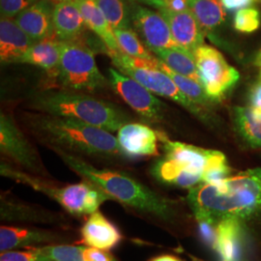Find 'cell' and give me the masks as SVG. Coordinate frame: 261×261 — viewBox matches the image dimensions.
<instances>
[{
  "instance_id": "1f68e13d",
  "label": "cell",
  "mask_w": 261,
  "mask_h": 261,
  "mask_svg": "<svg viewBox=\"0 0 261 261\" xmlns=\"http://www.w3.org/2000/svg\"><path fill=\"white\" fill-rule=\"evenodd\" d=\"M0 261H53L44 247L11 250L1 252Z\"/></svg>"
},
{
  "instance_id": "4dcf8cb0",
  "label": "cell",
  "mask_w": 261,
  "mask_h": 261,
  "mask_svg": "<svg viewBox=\"0 0 261 261\" xmlns=\"http://www.w3.org/2000/svg\"><path fill=\"white\" fill-rule=\"evenodd\" d=\"M84 248V246H75L74 244H57L44 247L53 261H85Z\"/></svg>"
},
{
  "instance_id": "d590c367",
  "label": "cell",
  "mask_w": 261,
  "mask_h": 261,
  "mask_svg": "<svg viewBox=\"0 0 261 261\" xmlns=\"http://www.w3.org/2000/svg\"><path fill=\"white\" fill-rule=\"evenodd\" d=\"M196 222L198 224L200 237L203 239L207 246L215 250L217 242V225L205 220H198Z\"/></svg>"
},
{
  "instance_id": "b9f144b4",
  "label": "cell",
  "mask_w": 261,
  "mask_h": 261,
  "mask_svg": "<svg viewBox=\"0 0 261 261\" xmlns=\"http://www.w3.org/2000/svg\"><path fill=\"white\" fill-rule=\"evenodd\" d=\"M56 4L57 3H61V2H66V1H75V0H53Z\"/></svg>"
},
{
  "instance_id": "60d3db41",
  "label": "cell",
  "mask_w": 261,
  "mask_h": 261,
  "mask_svg": "<svg viewBox=\"0 0 261 261\" xmlns=\"http://www.w3.org/2000/svg\"><path fill=\"white\" fill-rule=\"evenodd\" d=\"M255 65L258 66V67H260L261 68V49L260 51L258 53V55L256 56V58H255Z\"/></svg>"
},
{
  "instance_id": "52a82bcc",
  "label": "cell",
  "mask_w": 261,
  "mask_h": 261,
  "mask_svg": "<svg viewBox=\"0 0 261 261\" xmlns=\"http://www.w3.org/2000/svg\"><path fill=\"white\" fill-rule=\"evenodd\" d=\"M105 53L111 57L112 64L122 74L134 79L152 93L174 101L197 117L206 119L202 107L190 100L168 74L153 65L152 60H152L133 58L122 51L110 50L108 47Z\"/></svg>"
},
{
  "instance_id": "ac0fdd59",
  "label": "cell",
  "mask_w": 261,
  "mask_h": 261,
  "mask_svg": "<svg viewBox=\"0 0 261 261\" xmlns=\"http://www.w3.org/2000/svg\"><path fill=\"white\" fill-rule=\"evenodd\" d=\"M122 239L120 230L99 210L88 216L81 228V242L87 247L111 251Z\"/></svg>"
},
{
  "instance_id": "cb8c5ba5",
  "label": "cell",
  "mask_w": 261,
  "mask_h": 261,
  "mask_svg": "<svg viewBox=\"0 0 261 261\" xmlns=\"http://www.w3.org/2000/svg\"><path fill=\"white\" fill-rule=\"evenodd\" d=\"M55 36L34 43L21 58L20 63L36 66L50 75H57L61 56V41L54 38Z\"/></svg>"
},
{
  "instance_id": "f1b7e54d",
  "label": "cell",
  "mask_w": 261,
  "mask_h": 261,
  "mask_svg": "<svg viewBox=\"0 0 261 261\" xmlns=\"http://www.w3.org/2000/svg\"><path fill=\"white\" fill-rule=\"evenodd\" d=\"M112 29H133L132 7L125 0H96Z\"/></svg>"
},
{
  "instance_id": "7c38bea8",
  "label": "cell",
  "mask_w": 261,
  "mask_h": 261,
  "mask_svg": "<svg viewBox=\"0 0 261 261\" xmlns=\"http://www.w3.org/2000/svg\"><path fill=\"white\" fill-rule=\"evenodd\" d=\"M75 237L64 228H46L35 225H1L0 252L45 247L57 244H73Z\"/></svg>"
},
{
  "instance_id": "7a4b0ae2",
  "label": "cell",
  "mask_w": 261,
  "mask_h": 261,
  "mask_svg": "<svg viewBox=\"0 0 261 261\" xmlns=\"http://www.w3.org/2000/svg\"><path fill=\"white\" fill-rule=\"evenodd\" d=\"M51 150L75 174L101 189L111 200L166 226H175L181 222L177 201L159 194L137 178L121 170L96 168L85 159L62 150Z\"/></svg>"
},
{
  "instance_id": "484cf974",
  "label": "cell",
  "mask_w": 261,
  "mask_h": 261,
  "mask_svg": "<svg viewBox=\"0 0 261 261\" xmlns=\"http://www.w3.org/2000/svg\"><path fill=\"white\" fill-rule=\"evenodd\" d=\"M152 54L174 72L200 83L195 56L186 48L179 46L158 48L153 50Z\"/></svg>"
},
{
  "instance_id": "ffe728a7",
  "label": "cell",
  "mask_w": 261,
  "mask_h": 261,
  "mask_svg": "<svg viewBox=\"0 0 261 261\" xmlns=\"http://www.w3.org/2000/svg\"><path fill=\"white\" fill-rule=\"evenodd\" d=\"M246 242L242 227L236 220H223L217 225L215 251L219 253L221 261L242 260Z\"/></svg>"
},
{
  "instance_id": "ab89813d",
  "label": "cell",
  "mask_w": 261,
  "mask_h": 261,
  "mask_svg": "<svg viewBox=\"0 0 261 261\" xmlns=\"http://www.w3.org/2000/svg\"><path fill=\"white\" fill-rule=\"evenodd\" d=\"M149 261H183L180 259L177 256L171 255V254H162V255H158L156 257L151 258Z\"/></svg>"
},
{
  "instance_id": "2e32d148",
  "label": "cell",
  "mask_w": 261,
  "mask_h": 261,
  "mask_svg": "<svg viewBox=\"0 0 261 261\" xmlns=\"http://www.w3.org/2000/svg\"><path fill=\"white\" fill-rule=\"evenodd\" d=\"M55 8L56 3L53 0H39L21 11L14 19L30 39L37 43L55 36Z\"/></svg>"
},
{
  "instance_id": "d4e9b609",
  "label": "cell",
  "mask_w": 261,
  "mask_h": 261,
  "mask_svg": "<svg viewBox=\"0 0 261 261\" xmlns=\"http://www.w3.org/2000/svg\"><path fill=\"white\" fill-rule=\"evenodd\" d=\"M234 124L238 136L252 148H261V112L252 107L234 108Z\"/></svg>"
},
{
  "instance_id": "9a60e30c",
  "label": "cell",
  "mask_w": 261,
  "mask_h": 261,
  "mask_svg": "<svg viewBox=\"0 0 261 261\" xmlns=\"http://www.w3.org/2000/svg\"><path fill=\"white\" fill-rule=\"evenodd\" d=\"M116 139L124 154L130 159L158 156V134L147 125L129 122L117 130Z\"/></svg>"
},
{
  "instance_id": "277c9868",
  "label": "cell",
  "mask_w": 261,
  "mask_h": 261,
  "mask_svg": "<svg viewBox=\"0 0 261 261\" xmlns=\"http://www.w3.org/2000/svg\"><path fill=\"white\" fill-rule=\"evenodd\" d=\"M28 107L41 113L85 122L111 133L132 120L127 112L114 103L67 89L39 91L30 97Z\"/></svg>"
},
{
  "instance_id": "7402d4cb",
  "label": "cell",
  "mask_w": 261,
  "mask_h": 261,
  "mask_svg": "<svg viewBox=\"0 0 261 261\" xmlns=\"http://www.w3.org/2000/svg\"><path fill=\"white\" fill-rule=\"evenodd\" d=\"M150 172L157 181L165 185L190 190L204 183L202 174L191 171L166 157L158 159L152 165Z\"/></svg>"
},
{
  "instance_id": "44dd1931",
  "label": "cell",
  "mask_w": 261,
  "mask_h": 261,
  "mask_svg": "<svg viewBox=\"0 0 261 261\" xmlns=\"http://www.w3.org/2000/svg\"><path fill=\"white\" fill-rule=\"evenodd\" d=\"M54 28L56 37L62 42L82 39L86 25L75 1H66L56 4Z\"/></svg>"
},
{
  "instance_id": "3957f363",
  "label": "cell",
  "mask_w": 261,
  "mask_h": 261,
  "mask_svg": "<svg viewBox=\"0 0 261 261\" xmlns=\"http://www.w3.org/2000/svg\"><path fill=\"white\" fill-rule=\"evenodd\" d=\"M24 123L31 134L49 149L62 150L84 159L130 160L111 132L85 122L46 113H28Z\"/></svg>"
},
{
  "instance_id": "6da1fadb",
  "label": "cell",
  "mask_w": 261,
  "mask_h": 261,
  "mask_svg": "<svg viewBox=\"0 0 261 261\" xmlns=\"http://www.w3.org/2000/svg\"><path fill=\"white\" fill-rule=\"evenodd\" d=\"M187 202L196 221L218 224L236 220L247 242L261 241V168H250L224 181L189 190Z\"/></svg>"
},
{
  "instance_id": "ba28073f",
  "label": "cell",
  "mask_w": 261,
  "mask_h": 261,
  "mask_svg": "<svg viewBox=\"0 0 261 261\" xmlns=\"http://www.w3.org/2000/svg\"><path fill=\"white\" fill-rule=\"evenodd\" d=\"M0 151L17 168L33 175L49 178L36 148L20 130L14 117L0 114Z\"/></svg>"
},
{
  "instance_id": "83f0119b",
  "label": "cell",
  "mask_w": 261,
  "mask_h": 261,
  "mask_svg": "<svg viewBox=\"0 0 261 261\" xmlns=\"http://www.w3.org/2000/svg\"><path fill=\"white\" fill-rule=\"evenodd\" d=\"M152 63L156 68H158L160 70L164 71L166 74H168L177 85L178 88L193 102H195L199 106H204V107L205 106L208 107L214 102L207 95L203 85L200 83L174 72L168 66L166 65L162 60H160L157 56H155V58L152 60Z\"/></svg>"
},
{
  "instance_id": "9c48e42d",
  "label": "cell",
  "mask_w": 261,
  "mask_h": 261,
  "mask_svg": "<svg viewBox=\"0 0 261 261\" xmlns=\"http://www.w3.org/2000/svg\"><path fill=\"white\" fill-rule=\"evenodd\" d=\"M200 83L207 95L220 101L239 81L238 71L215 47L202 45L194 53Z\"/></svg>"
},
{
  "instance_id": "e0dca14e",
  "label": "cell",
  "mask_w": 261,
  "mask_h": 261,
  "mask_svg": "<svg viewBox=\"0 0 261 261\" xmlns=\"http://www.w3.org/2000/svg\"><path fill=\"white\" fill-rule=\"evenodd\" d=\"M168 21L171 35L179 47L194 54L204 45V31L190 10L174 12L169 10L159 11Z\"/></svg>"
},
{
  "instance_id": "8fae6325",
  "label": "cell",
  "mask_w": 261,
  "mask_h": 261,
  "mask_svg": "<svg viewBox=\"0 0 261 261\" xmlns=\"http://www.w3.org/2000/svg\"><path fill=\"white\" fill-rule=\"evenodd\" d=\"M0 220L5 224H40L64 229L71 225L65 214L23 201L7 192L0 196Z\"/></svg>"
},
{
  "instance_id": "5bb4252c",
  "label": "cell",
  "mask_w": 261,
  "mask_h": 261,
  "mask_svg": "<svg viewBox=\"0 0 261 261\" xmlns=\"http://www.w3.org/2000/svg\"><path fill=\"white\" fill-rule=\"evenodd\" d=\"M130 7L133 28L151 53L158 48L177 46L171 35L168 21L160 12L140 4H133Z\"/></svg>"
},
{
  "instance_id": "74e56055",
  "label": "cell",
  "mask_w": 261,
  "mask_h": 261,
  "mask_svg": "<svg viewBox=\"0 0 261 261\" xmlns=\"http://www.w3.org/2000/svg\"><path fill=\"white\" fill-rule=\"evenodd\" d=\"M249 101L250 107H252L253 110L261 112V70L257 80L252 84L249 94Z\"/></svg>"
},
{
  "instance_id": "603a6c76",
  "label": "cell",
  "mask_w": 261,
  "mask_h": 261,
  "mask_svg": "<svg viewBox=\"0 0 261 261\" xmlns=\"http://www.w3.org/2000/svg\"><path fill=\"white\" fill-rule=\"evenodd\" d=\"M84 17L86 28H89L102 41L106 47L113 51H121L108 19L96 0H75Z\"/></svg>"
},
{
  "instance_id": "e575fe53",
  "label": "cell",
  "mask_w": 261,
  "mask_h": 261,
  "mask_svg": "<svg viewBox=\"0 0 261 261\" xmlns=\"http://www.w3.org/2000/svg\"><path fill=\"white\" fill-rule=\"evenodd\" d=\"M154 7L158 11L169 10L181 12L189 10V0H133Z\"/></svg>"
},
{
  "instance_id": "d6a6232c",
  "label": "cell",
  "mask_w": 261,
  "mask_h": 261,
  "mask_svg": "<svg viewBox=\"0 0 261 261\" xmlns=\"http://www.w3.org/2000/svg\"><path fill=\"white\" fill-rule=\"evenodd\" d=\"M260 25V14L255 8H243L238 10L234 18V28L238 31L252 33Z\"/></svg>"
},
{
  "instance_id": "f35d334b",
  "label": "cell",
  "mask_w": 261,
  "mask_h": 261,
  "mask_svg": "<svg viewBox=\"0 0 261 261\" xmlns=\"http://www.w3.org/2000/svg\"><path fill=\"white\" fill-rule=\"evenodd\" d=\"M225 9L229 11L243 9L251 6L258 0H221Z\"/></svg>"
},
{
  "instance_id": "8992f818",
  "label": "cell",
  "mask_w": 261,
  "mask_h": 261,
  "mask_svg": "<svg viewBox=\"0 0 261 261\" xmlns=\"http://www.w3.org/2000/svg\"><path fill=\"white\" fill-rule=\"evenodd\" d=\"M57 79L64 89L85 93L103 90L111 85L97 66L93 49L82 39L61 41Z\"/></svg>"
},
{
  "instance_id": "30bf717a",
  "label": "cell",
  "mask_w": 261,
  "mask_h": 261,
  "mask_svg": "<svg viewBox=\"0 0 261 261\" xmlns=\"http://www.w3.org/2000/svg\"><path fill=\"white\" fill-rule=\"evenodd\" d=\"M109 81L112 89L130 109L148 122L161 121L165 116V103L134 79L122 74L115 68L109 69Z\"/></svg>"
},
{
  "instance_id": "4fadbf2b",
  "label": "cell",
  "mask_w": 261,
  "mask_h": 261,
  "mask_svg": "<svg viewBox=\"0 0 261 261\" xmlns=\"http://www.w3.org/2000/svg\"><path fill=\"white\" fill-rule=\"evenodd\" d=\"M157 134L165 152L164 157L177 163L191 171L202 174L203 178L209 170L227 165V160L220 151L172 141L168 140L164 133L157 132Z\"/></svg>"
},
{
  "instance_id": "f546056e",
  "label": "cell",
  "mask_w": 261,
  "mask_h": 261,
  "mask_svg": "<svg viewBox=\"0 0 261 261\" xmlns=\"http://www.w3.org/2000/svg\"><path fill=\"white\" fill-rule=\"evenodd\" d=\"M114 34L123 54L145 60H152L155 57L133 29H114Z\"/></svg>"
},
{
  "instance_id": "836d02e7",
  "label": "cell",
  "mask_w": 261,
  "mask_h": 261,
  "mask_svg": "<svg viewBox=\"0 0 261 261\" xmlns=\"http://www.w3.org/2000/svg\"><path fill=\"white\" fill-rule=\"evenodd\" d=\"M39 0H0L1 18L14 19L21 11L33 5Z\"/></svg>"
},
{
  "instance_id": "5b68a950",
  "label": "cell",
  "mask_w": 261,
  "mask_h": 261,
  "mask_svg": "<svg viewBox=\"0 0 261 261\" xmlns=\"http://www.w3.org/2000/svg\"><path fill=\"white\" fill-rule=\"evenodd\" d=\"M0 173L4 177L42 193L74 217L90 216L98 211L103 202L111 200L110 196L101 189L84 179L76 184L59 186L49 178L30 174L5 161L1 162Z\"/></svg>"
},
{
  "instance_id": "8d00e7d4",
  "label": "cell",
  "mask_w": 261,
  "mask_h": 261,
  "mask_svg": "<svg viewBox=\"0 0 261 261\" xmlns=\"http://www.w3.org/2000/svg\"><path fill=\"white\" fill-rule=\"evenodd\" d=\"M84 258L85 261H120L110 251H103L87 246L84 248Z\"/></svg>"
},
{
  "instance_id": "d6986e66",
  "label": "cell",
  "mask_w": 261,
  "mask_h": 261,
  "mask_svg": "<svg viewBox=\"0 0 261 261\" xmlns=\"http://www.w3.org/2000/svg\"><path fill=\"white\" fill-rule=\"evenodd\" d=\"M34 44L14 19L0 20V60L2 63H20L21 58Z\"/></svg>"
},
{
  "instance_id": "4316f807",
  "label": "cell",
  "mask_w": 261,
  "mask_h": 261,
  "mask_svg": "<svg viewBox=\"0 0 261 261\" xmlns=\"http://www.w3.org/2000/svg\"><path fill=\"white\" fill-rule=\"evenodd\" d=\"M189 10L193 13L204 32L212 31L224 22V5L221 0H189Z\"/></svg>"
}]
</instances>
